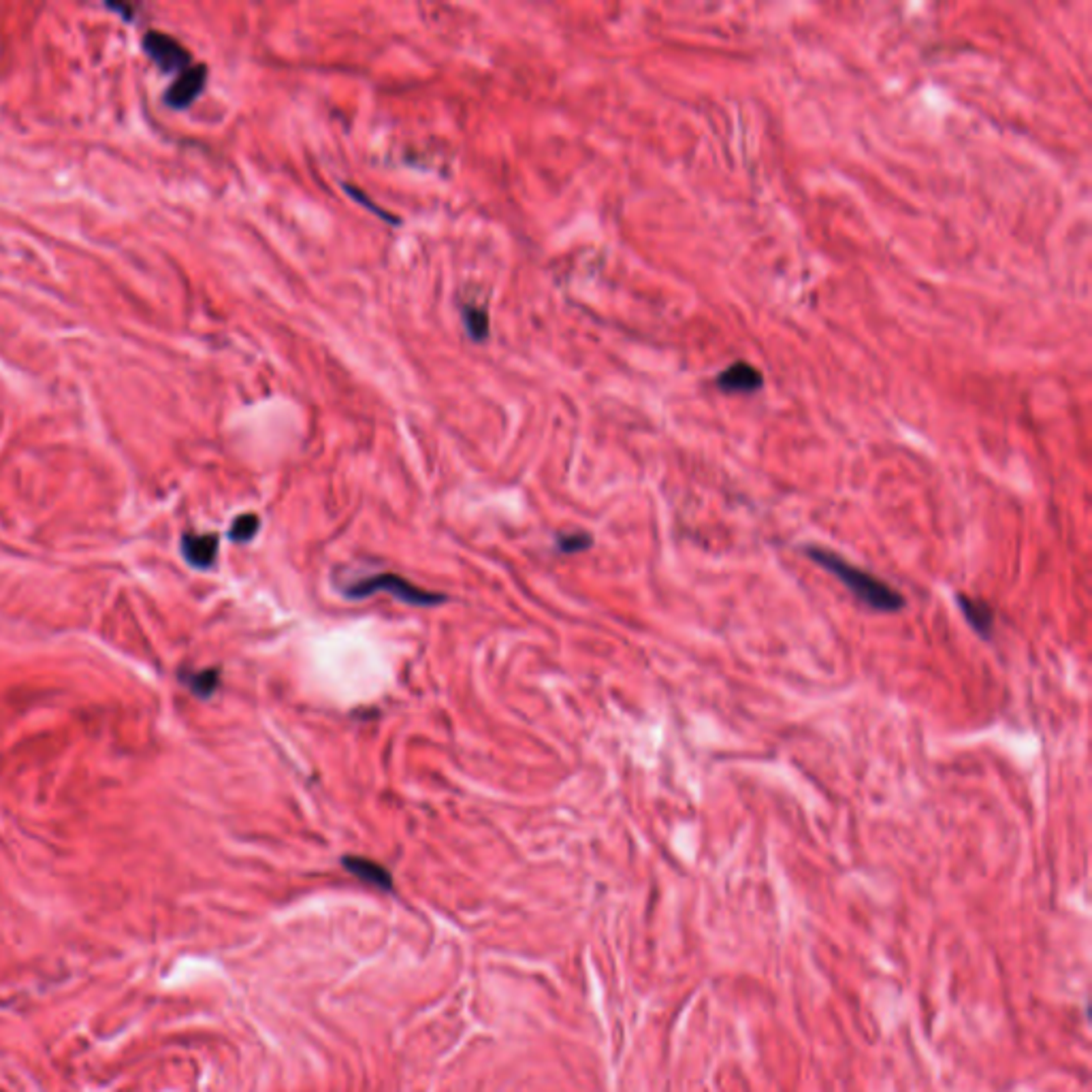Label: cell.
<instances>
[{
  "label": "cell",
  "mask_w": 1092,
  "mask_h": 1092,
  "mask_svg": "<svg viewBox=\"0 0 1092 1092\" xmlns=\"http://www.w3.org/2000/svg\"><path fill=\"white\" fill-rule=\"evenodd\" d=\"M801 550L804 552V557L821 565V568L830 572L834 578H839V581L850 589V594L856 596L858 602H863L867 609L875 612H888V614L901 612L905 609L907 602L903 594H898L892 585L881 581L879 576L858 568V565H854L852 561H847L845 557L839 555V552L817 545H806Z\"/></svg>",
  "instance_id": "6da1fadb"
},
{
  "label": "cell",
  "mask_w": 1092,
  "mask_h": 1092,
  "mask_svg": "<svg viewBox=\"0 0 1092 1092\" xmlns=\"http://www.w3.org/2000/svg\"><path fill=\"white\" fill-rule=\"evenodd\" d=\"M374 594H391L393 598H397L400 602L410 604V607H420V609L438 607V604L446 602L444 596L431 594V591H425L422 587H417L410 581H406L404 576L389 574V572L371 576V578H363V581L346 587V596L353 598V600L369 598Z\"/></svg>",
  "instance_id": "7a4b0ae2"
},
{
  "label": "cell",
  "mask_w": 1092,
  "mask_h": 1092,
  "mask_svg": "<svg viewBox=\"0 0 1092 1092\" xmlns=\"http://www.w3.org/2000/svg\"><path fill=\"white\" fill-rule=\"evenodd\" d=\"M144 49L148 51V56L159 64L162 71H186L192 58L188 54V49L175 41L173 36L159 32V31H150L144 36Z\"/></svg>",
  "instance_id": "3957f363"
},
{
  "label": "cell",
  "mask_w": 1092,
  "mask_h": 1092,
  "mask_svg": "<svg viewBox=\"0 0 1092 1092\" xmlns=\"http://www.w3.org/2000/svg\"><path fill=\"white\" fill-rule=\"evenodd\" d=\"M205 80H208V67H205V64H190L186 71L177 75V80L171 84V88L166 90L164 95L166 105L173 109L188 107L190 102L203 93Z\"/></svg>",
  "instance_id": "277c9868"
},
{
  "label": "cell",
  "mask_w": 1092,
  "mask_h": 1092,
  "mask_svg": "<svg viewBox=\"0 0 1092 1092\" xmlns=\"http://www.w3.org/2000/svg\"><path fill=\"white\" fill-rule=\"evenodd\" d=\"M218 545H221V541H218L216 534H186L182 541V552L190 565L208 570L216 561Z\"/></svg>",
  "instance_id": "5b68a950"
},
{
  "label": "cell",
  "mask_w": 1092,
  "mask_h": 1092,
  "mask_svg": "<svg viewBox=\"0 0 1092 1092\" xmlns=\"http://www.w3.org/2000/svg\"><path fill=\"white\" fill-rule=\"evenodd\" d=\"M958 607L965 614V619L969 621V625L978 632L982 638H991L993 636V629H995V610L991 604H986L984 600L978 598H971L965 594H958Z\"/></svg>",
  "instance_id": "8992f818"
},
{
  "label": "cell",
  "mask_w": 1092,
  "mask_h": 1092,
  "mask_svg": "<svg viewBox=\"0 0 1092 1092\" xmlns=\"http://www.w3.org/2000/svg\"><path fill=\"white\" fill-rule=\"evenodd\" d=\"M344 868L353 872L356 879H361L369 885H374V888L380 890H393V877L391 872L384 868L382 865L374 863V860H367V858H358V856H346L342 860Z\"/></svg>",
  "instance_id": "52a82bcc"
},
{
  "label": "cell",
  "mask_w": 1092,
  "mask_h": 1092,
  "mask_svg": "<svg viewBox=\"0 0 1092 1092\" xmlns=\"http://www.w3.org/2000/svg\"><path fill=\"white\" fill-rule=\"evenodd\" d=\"M719 387L726 391H755L762 387V374L747 363H735L719 376Z\"/></svg>",
  "instance_id": "ba28073f"
},
{
  "label": "cell",
  "mask_w": 1092,
  "mask_h": 1092,
  "mask_svg": "<svg viewBox=\"0 0 1092 1092\" xmlns=\"http://www.w3.org/2000/svg\"><path fill=\"white\" fill-rule=\"evenodd\" d=\"M461 318H464V325L472 340L482 342L489 338V312H486L484 307L468 303L461 307Z\"/></svg>",
  "instance_id": "9c48e42d"
},
{
  "label": "cell",
  "mask_w": 1092,
  "mask_h": 1092,
  "mask_svg": "<svg viewBox=\"0 0 1092 1092\" xmlns=\"http://www.w3.org/2000/svg\"><path fill=\"white\" fill-rule=\"evenodd\" d=\"M261 528V521L256 515H241L233 521L228 530V538L233 543H250Z\"/></svg>",
  "instance_id": "30bf717a"
},
{
  "label": "cell",
  "mask_w": 1092,
  "mask_h": 1092,
  "mask_svg": "<svg viewBox=\"0 0 1092 1092\" xmlns=\"http://www.w3.org/2000/svg\"><path fill=\"white\" fill-rule=\"evenodd\" d=\"M218 680H221V676H218V671H201V673H195V674L188 676V685H190L192 691L197 693V696L208 698L216 691Z\"/></svg>",
  "instance_id": "8fae6325"
},
{
  "label": "cell",
  "mask_w": 1092,
  "mask_h": 1092,
  "mask_svg": "<svg viewBox=\"0 0 1092 1092\" xmlns=\"http://www.w3.org/2000/svg\"><path fill=\"white\" fill-rule=\"evenodd\" d=\"M594 545L591 541V536L585 532H572V534H561L559 536V550H563L565 555H572V552H581L585 548H589Z\"/></svg>",
  "instance_id": "7c38bea8"
},
{
  "label": "cell",
  "mask_w": 1092,
  "mask_h": 1092,
  "mask_svg": "<svg viewBox=\"0 0 1092 1092\" xmlns=\"http://www.w3.org/2000/svg\"><path fill=\"white\" fill-rule=\"evenodd\" d=\"M344 188H346V192H349V195H353V197H354L356 201H361V203L365 205V208H369V210H371V212H374V214H376L378 218H384V221H389L391 225H400V221H397V218H395V216H391V214H387V212H384V210L376 208V203H374V201H371L369 197H365V195H363V192H361V190H358L356 186L346 184Z\"/></svg>",
  "instance_id": "4fadbf2b"
}]
</instances>
